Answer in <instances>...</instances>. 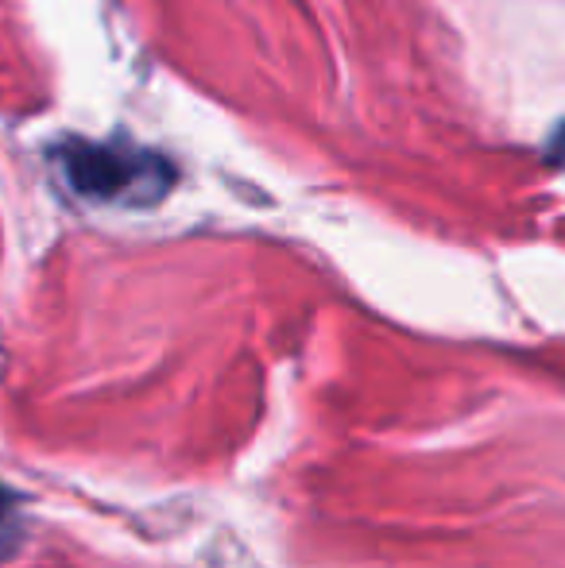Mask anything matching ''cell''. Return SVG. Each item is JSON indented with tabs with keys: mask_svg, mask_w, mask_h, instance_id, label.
Instances as JSON below:
<instances>
[{
	"mask_svg": "<svg viewBox=\"0 0 565 568\" xmlns=\"http://www.w3.org/2000/svg\"><path fill=\"white\" fill-rule=\"evenodd\" d=\"M54 159L62 163L67 182L90 202L117 205H155L174 186V166L163 155L121 143L67 140Z\"/></svg>",
	"mask_w": 565,
	"mask_h": 568,
	"instance_id": "obj_1",
	"label": "cell"
},
{
	"mask_svg": "<svg viewBox=\"0 0 565 568\" xmlns=\"http://www.w3.org/2000/svg\"><path fill=\"white\" fill-rule=\"evenodd\" d=\"M20 538H23L20 503H16V495L8 491V487H0V561H8V557L16 554Z\"/></svg>",
	"mask_w": 565,
	"mask_h": 568,
	"instance_id": "obj_2",
	"label": "cell"
},
{
	"mask_svg": "<svg viewBox=\"0 0 565 568\" xmlns=\"http://www.w3.org/2000/svg\"><path fill=\"white\" fill-rule=\"evenodd\" d=\"M546 159H551L554 166H562V171H565V124L551 135V148H546Z\"/></svg>",
	"mask_w": 565,
	"mask_h": 568,
	"instance_id": "obj_3",
	"label": "cell"
}]
</instances>
